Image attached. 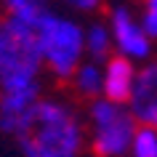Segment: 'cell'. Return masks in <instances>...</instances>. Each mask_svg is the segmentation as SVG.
<instances>
[{"label":"cell","mask_w":157,"mask_h":157,"mask_svg":"<svg viewBox=\"0 0 157 157\" xmlns=\"http://www.w3.org/2000/svg\"><path fill=\"white\" fill-rule=\"evenodd\" d=\"M24 157H80L83 125L64 101L40 99L35 104L32 123L19 136Z\"/></svg>","instance_id":"obj_1"},{"label":"cell","mask_w":157,"mask_h":157,"mask_svg":"<svg viewBox=\"0 0 157 157\" xmlns=\"http://www.w3.org/2000/svg\"><path fill=\"white\" fill-rule=\"evenodd\" d=\"M40 24L21 16L3 21V51H0V91H13L24 85L40 83L43 48H40Z\"/></svg>","instance_id":"obj_2"},{"label":"cell","mask_w":157,"mask_h":157,"mask_svg":"<svg viewBox=\"0 0 157 157\" xmlns=\"http://www.w3.org/2000/svg\"><path fill=\"white\" fill-rule=\"evenodd\" d=\"M40 48H43V67H48L51 75L67 83L72 80V72L83 61L85 53V32L72 19L45 13L40 21Z\"/></svg>","instance_id":"obj_3"},{"label":"cell","mask_w":157,"mask_h":157,"mask_svg":"<svg viewBox=\"0 0 157 157\" xmlns=\"http://www.w3.org/2000/svg\"><path fill=\"white\" fill-rule=\"evenodd\" d=\"M88 120H91V149L96 157H120L131 149L139 123L125 104L109 99H91Z\"/></svg>","instance_id":"obj_4"},{"label":"cell","mask_w":157,"mask_h":157,"mask_svg":"<svg viewBox=\"0 0 157 157\" xmlns=\"http://www.w3.org/2000/svg\"><path fill=\"white\" fill-rule=\"evenodd\" d=\"M37 101H40V83L13 88V91H0V131L19 139L27 131V125L32 123Z\"/></svg>","instance_id":"obj_5"},{"label":"cell","mask_w":157,"mask_h":157,"mask_svg":"<svg viewBox=\"0 0 157 157\" xmlns=\"http://www.w3.org/2000/svg\"><path fill=\"white\" fill-rule=\"evenodd\" d=\"M128 109L139 125H149L157 131V64H147L136 72Z\"/></svg>","instance_id":"obj_6"},{"label":"cell","mask_w":157,"mask_h":157,"mask_svg":"<svg viewBox=\"0 0 157 157\" xmlns=\"http://www.w3.org/2000/svg\"><path fill=\"white\" fill-rule=\"evenodd\" d=\"M112 40H115L117 51L128 59H144L149 53V35L128 13V8L112 11Z\"/></svg>","instance_id":"obj_7"},{"label":"cell","mask_w":157,"mask_h":157,"mask_svg":"<svg viewBox=\"0 0 157 157\" xmlns=\"http://www.w3.org/2000/svg\"><path fill=\"white\" fill-rule=\"evenodd\" d=\"M133 77H136V69H133L128 56H123V53L120 56H109L107 64H104V83H101L104 99L128 104V96H131V88H133Z\"/></svg>","instance_id":"obj_8"},{"label":"cell","mask_w":157,"mask_h":157,"mask_svg":"<svg viewBox=\"0 0 157 157\" xmlns=\"http://www.w3.org/2000/svg\"><path fill=\"white\" fill-rule=\"evenodd\" d=\"M101 83H104V69H101L96 61H88V64H77V69L72 72V85L75 91L85 96V99H96L101 93Z\"/></svg>","instance_id":"obj_9"},{"label":"cell","mask_w":157,"mask_h":157,"mask_svg":"<svg viewBox=\"0 0 157 157\" xmlns=\"http://www.w3.org/2000/svg\"><path fill=\"white\" fill-rule=\"evenodd\" d=\"M85 51L93 56V61H107L112 56V32L101 24H93L85 32Z\"/></svg>","instance_id":"obj_10"},{"label":"cell","mask_w":157,"mask_h":157,"mask_svg":"<svg viewBox=\"0 0 157 157\" xmlns=\"http://www.w3.org/2000/svg\"><path fill=\"white\" fill-rule=\"evenodd\" d=\"M3 3H6L11 16H21L27 21H35V24H40L43 16L48 13L45 0H3Z\"/></svg>","instance_id":"obj_11"},{"label":"cell","mask_w":157,"mask_h":157,"mask_svg":"<svg viewBox=\"0 0 157 157\" xmlns=\"http://www.w3.org/2000/svg\"><path fill=\"white\" fill-rule=\"evenodd\" d=\"M133 157H157V131L149 125H139L131 141Z\"/></svg>","instance_id":"obj_12"},{"label":"cell","mask_w":157,"mask_h":157,"mask_svg":"<svg viewBox=\"0 0 157 157\" xmlns=\"http://www.w3.org/2000/svg\"><path fill=\"white\" fill-rule=\"evenodd\" d=\"M141 27L149 37H157V0H144V19Z\"/></svg>","instance_id":"obj_13"},{"label":"cell","mask_w":157,"mask_h":157,"mask_svg":"<svg viewBox=\"0 0 157 157\" xmlns=\"http://www.w3.org/2000/svg\"><path fill=\"white\" fill-rule=\"evenodd\" d=\"M64 3H69V6L77 8V11H93V8H99L101 0H64Z\"/></svg>","instance_id":"obj_14"},{"label":"cell","mask_w":157,"mask_h":157,"mask_svg":"<svg viewBox=\"0 0 157 157\" xmlns=\"http://www.w3.org/2000/svg\"><path fill=\"white\" fill-rule=\"evenodd\" d=\"M0 51H3V21H0Z\"/></svg>","instance_id":"obj_15"}]
</instances>
